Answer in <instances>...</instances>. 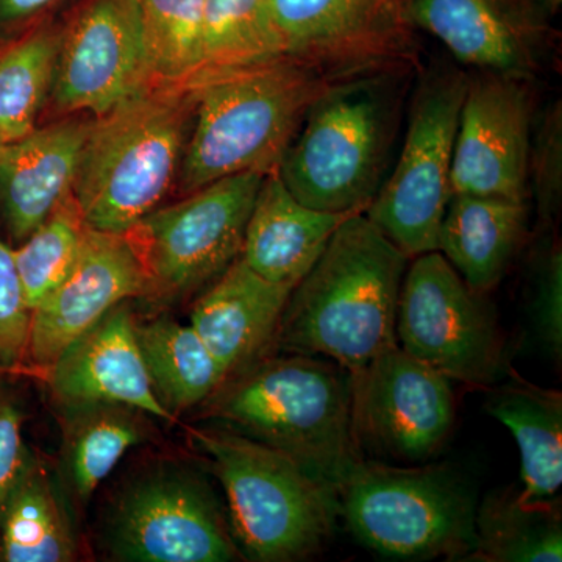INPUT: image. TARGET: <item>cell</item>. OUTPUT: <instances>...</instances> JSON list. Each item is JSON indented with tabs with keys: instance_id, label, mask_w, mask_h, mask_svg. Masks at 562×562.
Segmentation results:
<instances>
[{
	"instance_id": "6da1fadb",
	"label": "cell",
	"mask_w": 562,
	"mask_h": 562,
	"mask_svg": "<svg viewBox=\"0 0 562 562\" xmlns=\"http://www.w3.org/2000/svg\"><path fill=\"white\" fill-rule=\"evenodd\" d=\"M408 257L364 213L339 225L281 314L273 347L335 361L351 376L398 346V295Z\"/></svg>"
},
{
	"instance_id": "7a4b0ae2",
	"label": "cell",
	"mask_w": 562,
	"mask_h": 562,
	"mask_svg": "<svg viewBox=\"0 0 562 562\" xmlns=\"http://www.w3.org/2000/svg\"><path fill=\"white\" fill-rule=\"evenodd\" d=\"M351 403L349 371L327 358L286 353L266 355L203 405L216 427L288 454L338 497L362 460Z\"/></svg>"
},
{
	"instance_id": "3957f363",
	"label": "cell",
	"mask_w": 562,
	"mask_h": 562,
	"mask_svg": "<svg viewBox=\"0 0 562 562\" xmlns=\"http://www.w3.org/2000/svg\"><path fill=\"white\" fill-rule=\"evenodd\" d=\"M341 80L291 57L188 80L195 106L177 191L277 171L310 106Z\"/></svg>"
},
{
	"instance_id": "277c9868",
	"label": "cell",
	"mask_w": 562,
	"mask_h": 562,
	"mask_svg": "<svg viewBox=\"0 0 562 562\" xmlns=\"http://www.w3.org/2000/svg\"><path fill=\"white\" fill-rule=\"evenodd\" d=\"M188 85H147L92 120L72 195L88 227L127 233L176 187L190 138Z\"/></svg>"
},
{
	"instance_id": "5b68a950",
	"label": "cell",
	"mask_w": 562,
	"mask_h": 562,
	"mask_svg": "<svg viewBox=\"0 0 562 562\" xmlns=\"http://www.w3.org/2000/svg\"><path fill=\"white\" fill-rule=\"evenodd\" d=\"M398 70L338 81L310 106L277 173L303 205L364 213L380 187L397 122Z\"/></svg>"
},
{
	"instance_id": "8992f818",
	"label": "cell",
	"mask_w": 562,
	"mask_h": 562,
	"mask_svg": "<svg viewBox=\"0 0 562 562\" xmlns=\"http://www.w3.org/2000/svg\"><path fill=\"white\" fill-rule=\"evenodd\" d=\"M191 435L225 492L243 557L294 562L321 552L339 514L330 487L288 454L238 432L214 427Z\"/></svg>"
},
{
	"instance_id": "52a82bcc",
	"label": "cell",
	"mask_w": 562,
	"mask_h": 562,
	"mask_svg": "<svg viewBox=\"0 0 562 562\" xmlns=\"http://www.w3.org/2000/svg\"><path fill=\"white\" fill-rule=\"evenodd\" d=\"M338 508L361 546L391 560L465 561L475 549V494L449 465L362 458L339 487Z\"/></svg>"
},
{
	"instance_id": "ba28073f",
	"label": "cell",
	"mask_w": 562,
	"mask_h": 562,
	"mask_svg": "<svg viewBox=\"0 0 562 562\" xmlns=\"http://www.w3.org/2000/svg\"><path fill=\"white\" fill-rule=\"evenodd\" d=\"M266 173L241 172L158 206L127 232L147 276V299L173 302L209 286L241 257Z\"/></svg>"
},
{
	"instance_id": "9c48e42d",
	"label": "cell",
	"mask_w": 562,
	"mask_h": 562,
	"mask_svg": "<svg viewBox=\"0 0 562 562\" xmlns=\"http://www.w3.org/2000/svg\"><path fill=\"white\" fill-rule=\"evenodd\" d=\"M468 79L461 70H443L422 83L394 172L364 211L408 258L439 249Z\"/></svg>"
},
{
	"instance_id": "30bf717a",
	"label": "cell",
	"mask_w": 562,
	"mask_h": 562,
	"mask_svg": "<svg viewBox=\"0 0 562 562\" xmlns=\"http://www.w3.org/2000/svg\"><path fill=\"white\" fill-rule=\"evenodd\" d=\"M111 560L228 562L243 560L231 520L201 472L166 464L124 487L105 527Z\"/></svg>"
},
{
	"instance_id": "8fae6325",
	"label": "cell",
	"mask_w": 562,
	"mask_h": 562,
	"mask_svg": "<svg viewBox=\"0 0 562 562\" xmlns=\"http://www.w3.org/2000/svg\"><path fill=\"white\" fill-rule=\"evenodd\" d=\"M398 346L450 382L490 390L506 372L497 317L441 251L416 257L398 295Z\"/></svg>"
},
{
	"instance_id": "7c38bea8",
	"label": "cell",
	"mask_w": 562,
	"mask_h": 562,
	"mask_svg": "<svg viewBox=\"0 0 562 562\" xmlns=\"http://www.w3.org/2000/svg\"><path fill=\"white\" fill-rule=\"evenodd\" d=\"M353 382V428L360 449L405 462L441 452L452 432V382L401 346L379 355Z\"/></svg>"
},
{
	"instance_id": "4fadbf2b",
	"label": "cell",
	"mask_w": 562,
	"mask_h": 562,
	"mask_svg": "<svg viewBox=\"0 0 562 562\" xmlns=\"http://www.w3.org/2000/svg\"><path fill=\"white\" fill-rule=\"evenodd\" d=\"M284 54L331 76L405 70L416 61L402 0H268Z\"/></svg>"
},
{
	"instance_id": "5bb4252c",
	"label": "cell",
	"mask_w": 562,
	"mask_h": 562,
	"mask_svg": "<svg viewBox=\"0 0 562 562\" xmlns=\"http://www.w3.org/2000/svg\"><path fill=\"white\" fill-rule=\"evenodd\" d=\"M147 85L139 0H88L61 27L52 110L99 117Z\"/></svg>"
},
{
	"instance_id": "9a60e30c",
	"label": "cell",
	"mask_w": 562,
	"mask_h": 562,
	"mask_svg": "<svg viewBox=\"0 0 562 562\" xmlns=\"http://www.w3.org/2000/svg\"><path fill=\"white\" fill-rule=\"evenodd\" d=\"M527 77H469L454 138L450 191L527 202L532 101Z\"/></svg>"
},
{
	"instance_id": "2e32d148",
	"label": "cell",
	"mask_w": 562,
	"mask_h": 562,
	"mask_svg": "<svg viewBox=\"0 0 562 562\" xmlns=\"http://www.w3.org/2000/svg\"><path fill=\"white\" fill-rule=\"evenodd\" d=\"M147 288L131 236L87 225L68 276L32 310L29 360L47 371L114 306L146 297Z\"/></svg>"
},
{
	"instance_id": "e0dca14e",
	"label": "cell",
	"mask_w": 562,
	"mask_h": 562,
	"mask_svg": "<svg viewBox=\"0 0 562 562\" xmlns=\"http://www.w3.org/2000/svg\"><path fill=\"white\" fill-rule=\"evenodd\" d=\"M52 395L63 409L120 403L177 422L151 386L128 302L114 306L47 369Z\"/></svg>"
},
{
	"instance_id": "ac0fdd59",
	"label": "cell",
	"mask_w": 562,
	"mask_h": 562,
	"mask_svg": "<svg viewBox=\"0 0 562 562\" xmlns=\"http://www.w3.org/2000/svg\"><path fill=\"white\" fill-rule=\"evenodd\" d=\"M90 114H70L0 147V227L21 244L72 194Z\"/></svg>"
},
{
	"instance_id": "d6986e66",
	"label": "cell",
	"mask_w": 562,
	"mask_h": 562,
	"mask_svg": "<svg viewBox=\"0 0 562 562\" xmlns=\"http://www.w3.org/2000/svg\"><path fill=\"white\" fill-rule=\"evenodd\" d=\"M408 24L480 72L527 77L541 60L539 29L506 0H402Z\"/></svg>"
},
{
	"instance_id": "ffe728a7",
	"label": "cell",
	"mask_w": 562,
	"mask_h": 562,
	"mask_svg": "<svg viewBox=\"0 0 562 562\" xmlns=\"http://www.w3.org/2000/svg\"><path fill=\"white\" fill-rule=\"evenodd\" d=\"M291 291L288 284L262 279L239 257L194 303L192 328L228 379L272 349Z\"/></svg>"
},
{
	"instance_id": "44dd1931",
	"label": "cell",
	"mask_w": 562,
	"mask_h": 562,
	"mask_svg": "<svg viewBox=\"0 0 562 562\" xmlns=\"http://www.w3.org/2000/svg\"><path fill=\"white\" fill-rule=\"evenodd\" d=\"M310 209L288 191L279 173H266L255 199L241 258L251 271L294 288L310 272L347 217Z\"/></svg>"
},
{
	"instance_id": "7402d4cb",
	"label": "cell",
	"mask_w": 562,
	"mask_h": 562,
	"mask_svg": "<svg viewBox=\"0 0 562 562\" xmlns=\"http://www.w3.org/2000/svg\"><path fill=\"white\" fill-rule=\"evenodd\" d=\"M527 231V202L452 194L443 214L438 251L471 290L484 294L501 283Z\"/></svg>"
},
{
	"instance_id": "603a6c76",
	"label": "cell",
	"mask_w": 562,
	"mask_h": 562,
	"mask_svg": "<svg viewBox=\"0 0 562 562\" xmlns=\"http://www.w3.org/2000/svg\"><path fill=\"white\" fill-rule=\"evenodd\" d=\"M508 369V382L490 391L484 408L512 431L519 447L520 501H554L562 484V394Z\"/></svg>"
},
{
	"instance_id": "cb8c5ba5",
	"label": "cell",
	"mask_w": 562,
	"mask_h": 562,
	"mask_svg": "<svg viewBox=\"0 0 562 562\" xmlns=\"http://www.w3.org/2000/svg\"><path fill=\"white\" fill-rule=\"evenodd\" d=\"M79 539L60 484L32 454L0 520V561L70 562Z\"/></svg>"
},
{
	"instance_id": "d4e9b609",
	"label": "cell",
	"mask_w": 562,
	"mask_h": 562,
	"mask_svg": "<svg viewBox=\"0 0 562 562\" xmlns=\"http://www.w3.org/2000/svg\"><path fill=\"white\" fill-rule=\"evenodd\" d=\"M136 338L155 394L173 417L203 405L227 382V373L191 324L169 316L136 322Z\"/></svg>"
},
{
	"instance_id": "484cf974",
	"label": "cell",
	"mask_w": 562,
	"mask_h": 562,
	"mask_svg": "<svg viewBox=\"0 0 562 562\" xmlns=\"http://www.w3.org/2000/svg\"><path fill=\"white\" fill-rule=\"evenodd\" d=\"M146 413L120 403L65 409L66 475L74 495L88 502L124 454L147 435Z\"/></svg>"
},
{
	"instance_id": "4316f807",
	"label": "cell",
	"mask_w": 562,
	"mask_h": 562,
	"mask_svg": "<svg viewBox=\"0 0 562 562\" xmlns=\"http://www.w3.org/2000/svg\"><path fill=\"white\" fill-rule=\"evenodd\" d=\"M61 27L32 25L0 46V140L11 143L38 127L49 105Z\"/></svg>"
},
{
	"instance_id": "83f0119b",
	"label": "cell",
	"mask_w": 562,
	"mask_h": 562,
	"mask_svg": "<svg viewBox=\"0 0 562 562\" xmlns=\"http://www.w3.org/2000/svg\"><path fill=\"white\" fill-rule=\"evenodd\" d=\"M476 543L465 561L562 560L560 503L522 502L519 494H492L476 506Z\"/></svg>"
},
{
	"instance_id": "f1b7e54d",
	"label": "cell",
	"mask_w": 562,
	"mask_h": 562,
	"mask_svg": "<svg viewBox=\"0 0 562 562\" xmlns=\"http://www.w3.org/2000/svg\"><path fill=\"white\" fill-rule=\"evenodd\" d=\"M281 57L286 54L268 0H205L202 60L194 77L249 68Z\"/></svg>"
},
{
	"instance_id": "f546056e",
	"label": "cell",
	"mask_w": 562,
	"mask_h": 562,
	"mask_svg": "<svg viewBox=\"0 0 562 562\" xmlns=\"http://www.w3.org/2000/svg\"><path fill=\"white\" fill-rule=\"evenodd\" d=\"M205 0H139L154 85H183L202 60Z\"/></svg>"
},
{
	"instance_id": "4dcf8cb0",
	"label": "cell",
	"mask_w": 562,
	"mask_h": 562,
	"mask_svg": "<svg viewBox=\"0 0 562 562\" xmlns=\"http://www.w3.org/2000/svg\"><path fill=\"white\" fill-rule=\"evenodd\" d=\"M87 222L70 194L43 224L13 249L25 303L31 312L68 276Z\"/></svg>"
},
{
	"instance_id": "1f68e13d",
	"label": "cell",
	"mask_w": 562,
	"mask_h": 562,
	"mask_svg": "<svg viewBox=\"0 0 562 562\" xmlns=\"http://www.w3.org/2000/svg\"><path fill=\"white\" fill-rule=\"evenodd\" d=\"M531 325L539 344L562 355V254L560 243L543 247L532 273Z\"/></svg>"
},
{
	"instance_id": "d6a6232c",
	"label": "cell",
	"mask_w": 562,
	"mask_h": 562,
	"mask_svg": "<svg viewBox=\"0 0 562 562\" xmlns=\"http://www.w3.org/2000/svg\"><path fill=\"white\" fill-rule=\"evenodd\" d=\"M32 312L25 303L13 247L0 236V369H13L27 358Z\"/></svg>"
},
{
	"instance_id": "836d02e7",
	"label": "cell",
	"mask_w": 562,
	"mask_h": 562,
	"mask_svg": "<svg viewBox=\"0 0 562 562\" xmlns=\"http://www.w3.org/2000/svg\"><path fill=\"white\" fill-rule=\"evenodd\" d=\"M562 116L561 105H553L546 114L535 146L531 144L528 183L538 201L539 221L553 220L561 205L562 190Z\"/></svg>"
},
{
	"instance_id": "e575fe53",
	"label": "cell",
	"mask_w": 562,
	"mask_h": 562,
	"mask_svg": "<svg viewBox=\"0 0 562 562\" xmlns=\"http://www.w3.org/2000/svg\"><path fill=\"white\" fill-rule=\"evenodd\" d=\"M24 420L16 401L0 392V520L11 491L32 457L22 438Z\"/></svg>"
},
{
	"instance_id": "d590c367",
	"label": "cell",
	"mask_w": 562,
	"mask_h": 562,
	"mask_svg": "<svg viewBox=\"0 0 562 562\" xmlns=\"http://www.w3.org/2000/svg\"><path fill=\"white\" fill-rule=\"evenodd\" d=\"M58 0H0V46L31 29Z\"/></svg>"
},
{
	"instance_id": "8d00e7d4",
	"label": "cell",
	"mask_w": 562,
	"mask_h": 562,
	"mask_svg": "<svg viewBox=\"0 0 562 562\" xmlns=\"http://www.w3.org/2000/svg\"><path fill=\"white\" fill-rule=\"evenodd\" d=\"M562 3V0H546V5L549 7L550 11L554 13V11H558L560 9Z\"/></svg>"
},
{
	"instance_id": "74e56055",
	"label": "cell",
	"mask_w": 562,
	"mask_h": 562,
	"mask_svg": "<svg viewBox=\"0 0 562 562\" xmlns=\"http://www.w3.org/2000/svg\"><path fill=\"white\" fill-rule=\"evenodd\" d=\"M0 147H2V140H0Z\"/></svg>"
}]
</instances>
